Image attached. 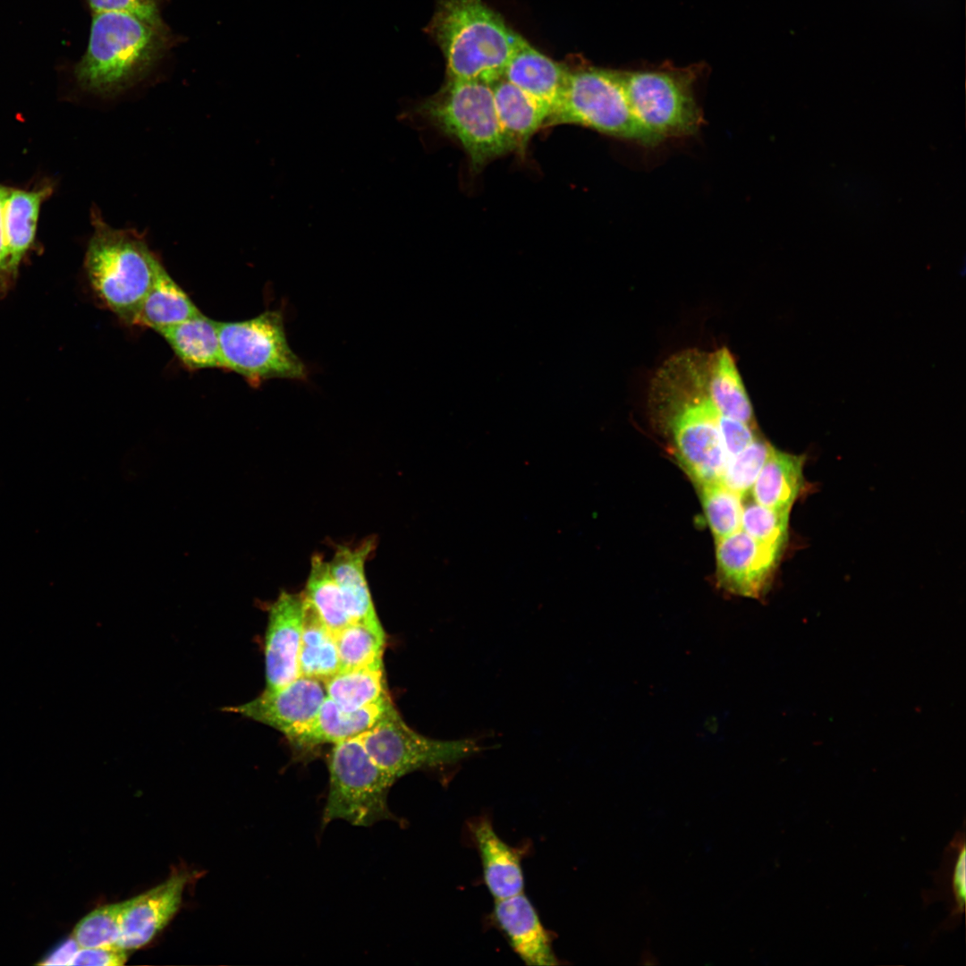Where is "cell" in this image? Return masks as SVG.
Wrapping results in <instances>:
<instances>
[{"instance_id": "cell-2", "label": "cell", "mask_w": 966, "mask_h": 966, "mask_svg": "<svg viewBox=\"0 0 966 966\" xmlns=\"http://www.w3.org/2000/svg\"><path fill=\"white\" fill-rule=\"evenodd\" d=\"M426 30L444 54L447 79L488 84L524 41L482 0H436Z\"/></svg>"}, {"instance_id": "cell-3", "label": "cell", "mask_w": 966, "mask_h": 966, "mask_svg": "<svg viewBox=\"0 0 966 966\" xmlns=\"http://www.w3.org/2000/svg\"><path fill=\"white\" fill-rule=\"evenodd\" d=\"M164 23L125 12L94 13L88 48L74 68L85 91L113 96L141 80L164 55Z\"/></svg>"}, {"instance_id": "cell-20", "label": "cell", "mask_w": 966, "mask_h": 966, "mask_svg": "<svg viewBox=\"0 0 966 966\" xmlns=\"http://www.w3.org/2000/svg\"><path fill=\"white\" fill-rule=\"evenodd\" d=\"M374 547L372 538L356 547L339 546L328 562L352 622L380 623L365 575V563Z\"/></svg>"}, {"instance_id": "cell-28", "label": "cell", "mask_w": 966, "mask_h": 966, "mask_svg": "<svg viewBox=\"0 0 966 966\" xmlns=\"http://www.w3.org/2000/svg\"><path fill=\"white\" fill-rule=\"evenodd\" d=\"M302 597L312 606L334 636L352 622L329 564L319 555L311 558Z\"/></svg>"}, {"instance_id": "cell-6", "label": "cell", "mask_w": 966, "mask_h": 966, "mask_svg": "<svg viewBox=\"0 0 966 966\" xmlns=\"http://www.w3.org/2000/svg\"><path fill=\"white\" fill-rule=\"evenodd\" d=\"M703 66L620 71L631 109L656 145L664 140L696 134L704 123L695 97V85Z\"/></svg>"}, {"instance_id": "cell-22", "label": "cell", "mask_w": 966, "mask_h": 966, "mask_svg": "<svg viewBox=\"0 0 966 966\" xmlns=\"http://www.w3.org/2000/svg\"><path fill=\"white\" fill-rule=\"evenodd\" d=\"M707 387L719 414L755 428L752 404L734 357L726 347L708 352Z\"/></svg>"}, {"instance_id": "cell-17", "label": "cell", "mask_w": 966, "mask_h": 966, "mask_svg": "<svg viewBox=\"0 0 966 966\" xmlns=\"http://www.w3.org/2000/svg\"><path fill=\"white\" fill-rule=\"evenodd\" d=\"M569 73L524 39L508 62L503 77L552 112L564 93Z\"/></svg>"}, {"instance_id": "cell-31", "label": "cell", "mask_w": 966, "mask_h": 966, "mask_svg": "<svg viewBox=\"0 0 966 966\" xmlns=\"http://www.w3.org/2000/svg\"><path fill=\"white\" fill-rule=\"evenodd\" d=\"M124 902L110 903L90 911L75 926L72 936L83 948L117 946L121 936Z\"/></svg>"}, {"instance_id": "cell-16", "label": "cell", "mask_w": 966, "mask_h": 966, "mask_svg": "<svg viewBox=\"0 0 966 966\" xmlns=\"http://www.w3.org/2000/svg\"><path fill=\"white\" fill-rule=\"evenodd\" d=\"M390 698L353 710L341 708L326 696L312 723L291 741L299 748L338 743L370 730L394 708Z\"/></svg>"}, {"instance_id": "cell-30", "label": "cell", "mask_w": 966, "mask_h": 966, "mask_svg": "<svg viewBox=\"0 0 966 966\" xmlns=\"http://www.w3.org/2000/svg\"><path fill=\"white\" fill-rule=\"evenodd\" d=\"M702 507L716 538H724L741 530L742 498L720 481L697 486Z\"/></svg>"}, {"instance_id": "cell-35", "label": "cell", "mask_w": 966, "mask_h": 966, "mask_svg": "<svg viewBox=\"0 0 966 966\" xmlns=\"http://www.w3.org/2000/svg\"><path fill=\"white\" fill-rule=\"evenodd\" d=\"M718 427L728 462L758 436L754 427L721 414L718 417Z\"/></svg>"}, {"instance_id": "cell-13", "label": "cell", "mask_w": 966, "mask_h": 966, "mask_svg": "<svg viewBox=\"0 0 966 966\" xmlns=\"http://www.w3.org/2000/svg\"><path fill=\"white\" fill-rule=\"evenodd\" d=\"M302 595L282 592L268 610L265 636L266 690H279L300 677Z\"/></svg>"}, {"instance_id": "cell-27", "label": "cell", "mask_w": 966, "mask_h": 966, "mask_svg": "<svg viewBox=\"0 0 966 966\" xmlns=\"http://www.w3.org/2000/svg\"><path fill=\"white\" fill-rule=\"evenodd\" d=\"M324 682L326 696L346 711H353L389 698L383 664L339 671Z\"/></svg>"}, {"instance_id": "cell-7", "label": "cell", "mask_w": 966, "mask_h": 966, "mask_svg": "<svg viewBox=\"0 0 966 966\" xmlns=\"http://www.w3.org/2000/svg\"><path fill=\"white\" fill-rule=\"evenodd\" d=\"M222 369L250 386L270 379L307 381L309 370L291 348L283 309H267L242 321L217 322Z\"/></svg>"}, {"instance_id": "cell-4", "label": "cell", "mask_w": 966, "mask_h": 966, "mask_svg": "<svg viewBox=\"0 0 966 966\" xmlns=\"http://www.w3.org/2000/svg\"><path fill=\"white\" fill-rule=\"evenodd\" d=\"M91 217L94 231L84 262L89 283L105 308L133 325L162 263L136 231L111 227L97 210Z\"/></svg>"}, {"instance_id": "cell-26", "label": "cell", "mask_w": 966, "mask_h": 966, "mask_svg": "<svg viewBox=\"0 0 966 966\" xmlns=\"http://www.w3.org/2000/svg\"><path fill=\"white\" fill-rule=\"evenodd\" d=\"M299 668L301 676L320 682L340 670L335 636L303 597Z\"/></svg>"}, {"instance_id": "cell-15", "label": "cell", "mask_w": 966, "mask_h": 966, "mask_svg": "<svg viewBox=\"0 0 966 966\" xmlns=\"http://www.w3.org/2000/svg\"><path fill=\"white\" fill-rule=\"evenodd\" d=\"M493 917L514 953L527 965L558 964L552 946V936L523 892L495 900Z\"/></svg>"}, {"instance_id": "cell-1", "label": "cell", "mask_w": 966, "mask_h": 966, "mask_svg": "<svg viewBox=\"0 0 966 966\" xmlns=\"http://www.w3.org/2000/svg\"><path fill=\"white\" fill-rule=\"evenodd\" d=\"M708 352L685 350L668 358L652 378L648 406L671 437L696 486L720 481L728 462L719 412L707 387Z\"/></svg>"}, {"instance_id": "cell-33", "label": "cell", "mask_w": 966, "mask_h": 966, "mask_svg": "<svg viewBox=\"0 0 966 966\" xmlns=\"http://www.w3.org/2000/svg\"><path fill=\"white\" fill-rule=\"evenodd\" d=\"M789 513L749 501L742 504L741 530L759 542L784 547L788 537Z\"/></svg>"}, {"instance_id": "cell-11", "label": "cell", "mask_w": 966, "mask_h": 966, "mask_svg": "<svg viewBox=\"0 0 966 966\" xmlns=\"http://www.w3.org/2000/svg\"><path fill=\"white\" fill-rule=\"evenodd\" d=\"M716 546L718 586L733 595L763 597L784 547L759 542L742 530L716 540Z\"/></svg>"}, {"instance_id": "cell-9", "label": "cell", "mask_w": 966, "mask_h": 966, "mask_svg": "<svg viewBox=\"0 0 966 966\" xmlns=\"http://www.w3.org/2000/svg\"><path fill=\"white\" fill-rule=\"evenodd\" d=\"M575 124L643 146L655 142L635 118L620 71L588 67L569 73L547 127Z\"/></svg>"}, {"instance_id": "cell-37", "label": "cell", "mask_w": 966, "mask_h": 966, "mask_svg": "<svg viewBox=\"0 0 966 966\" xmlns=\"http://www.w3.org/2000/svg\"><path fill=\"white\" fill-rule=\"evenodd\" d=\"M129 952L118 946L80 947L72 965L119 966L126 962Z\"/></svg>"}, {"instance_id": "cell-36", "label": "cell", "mask_w": 966, "mask_h": 966, "mask_svg": "<svg viewBox=\"0 0 966 966\" xmlns=\"http://www.w3.org/2000/svg\"><path fill=\"white\" fill-rule=\"evenodd\" d=\"M954 860L951 875V891L953 897V915L960 916L964 912L966 896V866L964 836L955 837L953 841Z\"/></svg>"}, {"instance_id": "cell-32", "label": "cell", "mask_w": 966, "mask_h": 966, "mask_svg": "<svg viewBox=\"0 0 966 966\" xmlns=\"http://www.w3.org/2000/svg\"><path fill=\"white\" fill-rule=\"evenodd\" d=\"M772 447L768 442L757 436L728 462L720 482L743 498L751 489Z\"/></svg>"}, {"instance_id": "cell-34", "label": "cell", "mask_w": 966, "mask_h": 966, "mask_svg": "<svg viewBox=\"0 0 966 966\" xmlns=\"http://www.w3.org/2000/svg\"><path fill=\"white\" fill-rule=\"evenodd\" d=\"M94 13L125 12L153 23H163L157 0H88Z\"/></svg>"}, {"instance_id": "cell-8", "label": "cell", "mask_w": 966, "mask_h": 966, "mask_svg": "<svg viewBox=\"0 0 966 966\" xmlns=\"http://www.w3.org/2000/svg\"><path fill=\"white\" fill-rule=\"evenodd\" d=\"M328 769L323 826L334 820H344L356 826H370L385 820L401 822L387 801L395 780L371 758L358 736L334 744Z\"/></svg>"}, {"instance_id": "cell-10", "label": "cell", "mask_w": 966, "mask_h": 966, "mask_svg": "<svg viewBox=\"0 0 966 966\" xmlns=\"http://www.w3.org/2000/svg\"><path fill=\"white\" fill-rule=\"evenodd\" d=\"M358 738L395 781L418 769L453 764L485 748L479 738L442 741L421 735L405 724L394 708Z\"/></svg>"}, {"instance_id": "cell-29", "label": "cell", "mask_w": 966, "mask_h": 966, "mask_svg": "<svg viewBox=\"0 0 966 966\" xmlns=\"http://www.w3.org/2000/svg\"><path fill=\"white\" fill-rule=\"evenodd\" d=\"M340 670L383 664L386 635L380 623L351 622L335 635Z\"/></svg>"}, {"instance_id": "cell-25", "label": "cell", "mask_w": 966, "mask_h": 966, "mask_svg": "<svg viewBox=\"0 0 966 966\" xmlns=\"http://www.w3.org/2000/svg\"><path fill=\"white\" fill-rule=\"evenodd\" d=\"M202 314L162 265L137 312L134 326L156 332Z\"/></svg>"}, {"instance_id": "cell-39", "label": "cell", "mask_w": 966, "mask_h": 966, "mask_svg": "<svg viewBox=\"0 0 966 966\" xmlns=\"http://www.w3.org/2000/svg\"><path fill=\"white\" fill-rule=\"evenodd\" d=\"M80 948L73 936L58 945L40 962L43 965H72V961Z\"/></svg>"}, {"instance_id": "cell-5", "label": "cell", "mask_w": 966, "mask_h": 966, "mask_svg": "<svg viewBox=\"0 0 966 966\" xmlns=\"http://www.w3.org/2000/svg\"><path fill=\"white\" fill-rule=\"evenodd\" d=\"M412 114L459 143L476 171L513 151L487 82L447 79L435 95L414 106Z\"/></svg>"}, {"instance_id": "cell-21", "label": "cell", "mask_w": 966, "mask_h": 966, "mask_svg": "<svg viewBox=\"0 0 966 966\" xmlns=\"http://www.w3.org/2000/svg\"><path fill=\"white\" fill-rule=\"evenodd\" d=\"M490 85L501 126L513 151L522 154L533 135L546 128L551 111L504 77Z\"/></svg>"}, {"instance_id": "cell-14", "label": "cell", "mask_w": 966, "mask_h": 966, "mask_svg": "<svg viewBox=\"0 0 966 966\" xmlns=\"http://www.w3.org/2000/svg\"><path fill=\"white\" fill-rule=\"evenodd\" d=\"M188 880L187 873H177L124 901L117 946L130 952L152 941L178 911Z\"/></svg>"}, {"instance_id": "cell-38", "label": "cell", "mask_w": 966, "mask_h": 966, "mask_svg": "<svg viewBox=\"0 0 966 966\" xmlns=\"http://www.w3.org/2000/svg\"><path fill=\"white\" fill-rule=\"evenodd\" d=\"M6 190V186L0 184V297L6 295L16 280L10 268L4 236V201Z\"/></svg>"}, {"instance_id": "cell-12", "label": "cell", "mask_w": 966, "mask_h": 966, "mask_svg": "<svg viewBox=\"0 0 966 966\" xmlns=\"http://www.w3.org/2000/svg\"><path fill=\"white\" fill-rule=\"evenodd\" d=\"M326 696L320 681L300 676L279 690H265L254 699L225 710L267 724L291 741L312 723Z\"/></svg>"}, {"instance_id": "cell-23", "label": "cell", "mask_w": 966, "mask_h": 966, "mask_svg": "<svg viewBox=\"0 0 966 966\" xmlns=\"http://www.w3.org/2000/svg\"><path fill=\"white\" fill-rule=\"evenodd\" d=\"M157 333L187 369H222L217 321L203 313Z\"/></svg>"}, {"instance_id": "cell-24", "label": "cell", "mask_w": 966, "mask_h": 966, "mask_svg": "<svg viewBox=\"0 0 966 966\" xmlns=\"http://www.w3.org/2000/svg\"><path fill=\"white\" fill-rule=\"evenodd\" d=\"M804 461L801 455L773 446L751 487L753 500L772 510L790 512L803 487Z\"/></svg>"}, {"instance_id": "cell-19", "label": "cell", "mask_w": 966, "mask_h": 966, "mask_svg": "<svg viewBox=\"0 0 966 966\" xmlns=\"http://www.w3.org/2000/svg\"><path fill=\"white\" fill-rule=\"evenodd\" d=\"M51 192L49 185L30 191L7 187L4 227L9 265L15 277L21 263L34 245L40 207Z\"/></svg>"}, {"instance_id": "cell-18", "label": "cell", "mask_w": 966, "mask_h": 966, "mask_svg": "<svg viewBox=\"0 0 966 966\" xmlns=\"http://www.w3.org/2000/svg\"><path fill=\"white\" fill-rule=\"evenodd\" d=\"M483 869L485 884L495 900L523 892L524 876L519 853L496 833L487 818L471 826Z\"/></svg>"}]
</instances>
